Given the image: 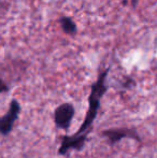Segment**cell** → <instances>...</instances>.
Instances as JSON below:
<instances>
[{
    "label": "cell",
    "mask_w": 157,
    "mask_h": 158,
    "mask_svg": "<svg viewBox=\"0 0 157 158\" xmlns=\"http://www.w3.org/2000/svg\"><path fill=\"white\" fill-rule=\"evenodd\" d=\"M110 69L107 68L99 74L98 79L95 83L92 84L90 87V94L88 96V110L85 115L83 123L81 124L79 130L76 133H83V132H90L93 129V123L95 122L98 114V111L100 109V100L105 96L108 90V85L105 83L107 81L108 73Z\"/></svg>",
    "instance_id": "6da1fadb"
},
{
    "label": "cell",
    "mask_w": 157,
    "mask_h": 158,
    "mask_svg": "<svg viewBox=\"0 0 157 158\" xmlns=\"http://www.w3.org/2000/svg\"><path fill=\"white\" fill-rule=\"evenodd\" d=\"M89 132H83V133H74L72 135H61L60 137V146L58 148V155H67L69 151L76 150L82 151L85 146L86 141Z\"/></svg>",
    "instance_id": "7a4b0ae2"
},
{
    "label": "cell",
    "mask_w": 157,
    "mask_h": 158,
    "mask_svg": "<svg viewBox=\"0 0 157 158\" xmlns=\"http://www.w3.org/2000/svg\"><path fill=\"white\" fill-rule=\"evenodd\" d=\"M74 114H76V109L73 104L70 102H65L58 106L54 111L55 126L58 129L67 131L70 128Z\"/></svg>",
    "instance_id": "3957f363"
},
{
    "label": "cell",
    "mask_w": 157,
    "mask_h": 158,
    "mask_svg": "<svg viewBox=\"0 0 157 158\" xmlns=\"http://www.w3.org/2000/svg\"><path fill=\"white\" fill-rule=\"evenodd\" d=\"M21 113V104L16 99H12L9 104V110L4 115L0 116V133L8 135L13 130L15 122L17 121Z\"/></svg>",
    "instance_id": "277c9868"
},
{
    "label": "cell",
    "mask_w": 157,
    "mask_h": 158,
    "mask_svg": "<svg viewBox=\"0 0 157 158\" xmlns=\"http://www.w3.org/2000/svg\"><path fill=\"white\" fill-rule=\"evenodd\" d=\"M101 137L107 138L108 142L110 145H114V144L118 143L122 139H134L138 142H141L140 135L137 132L136 129L134 128H111L107 129V130L101 131L100 133Z\"/></svg>",
    "instance_id": "5b68a950"
},
{
    "label": "cell",
    "mask_w": 157,
    "mask_h": 158,
    "mask_svg": "<svg viewBox=\"0 0 157 158\" xmlns=\"http://www.w3.org/2000/svg\"><path fill=\"white\" fill-rule=\"evenodd\" d=\"M58 24L64 33L68 35H76L78 33L76 23L70 16H60L58 19Z\"/></svg>",
    "instance_id": "8992f818"
},
{
    "label": "cell",
    "mask_w": 157,
    "mask_h": 158,
    "mask_svg": "<svg viewBox=\"0 0 157 158\" xmlns=\"http://www.w3.org/2000/svg\"><path fill=\"white\" fill-rule=\"evenodd\" d=\"M9 92V86L6 85V83L3 81V80L0 79V95L4 94V93Z\"/></svg>",
    "instance_id": "52a82bcc"
}]
</instances>
